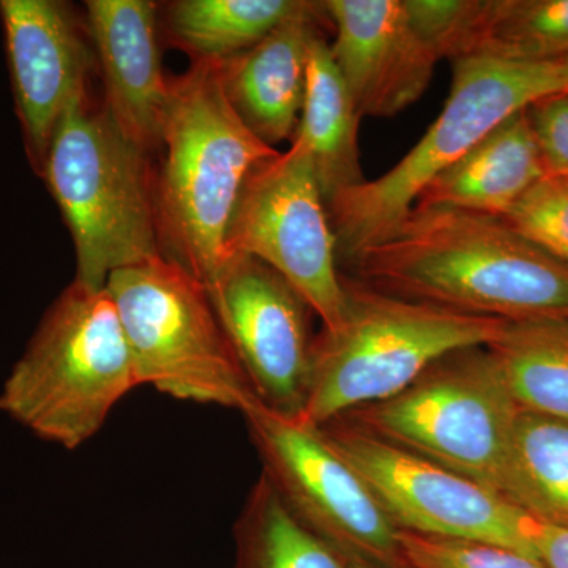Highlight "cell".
<instances>
[{"mask_svg": "<svg viewBox=\"0 0 568 568\" xmlns=\"http://www.w3.org/2000/svg\"><path fill=\"white\" fill-rule=\"evenodd\" d=\"M351 265L407 301L508 323L568 321V265L497 216L414 207Z\"/></svg>", "mask_w": 568, "mask_h": 568, "instance_id": "6da1fadb", "label": "cell"}, {"mask_svg": "<svg viewBox=\"0 0 568 568\" xmlns=\"http://www.w3.org/2000/svg\"><path fill=\"white\" fill-rule=\"evenodd\" d=\"M155 183L160 245L203 286L226 263V234L253 168L278 151L257 140L227 102L220 61H194L171 81Z\"/></svg>", "mask_w": 568, "mask_h": 568, "instance_id": "7a4b0ae2", "label": "cell"}, {"mask_svg": "<svg viewBox=\"0 0 568 568\" xmlns=\"http://www.w3.org/2000/svg\"><path fill=\"white\" fill-rule=\"evenodd\" d=\"M346 306L335 331L313 339L301 420L323 426L402 394L440 358L491 346L508 321L407 301L343 276Z\"/></svg>", "mask_w": 568, "mask_h": 568, "instance_id": "3957f363", "label": "cell"}, {"mask_svg": "<svg viewBox=\"0 0 568 568\" xmlns=\"http://www.w3.org/2000/svg\"><path fill=\"white\" fill-rule=\"evenodd\" d=\"M148 153L89 95L62 115L41 179L73 239L74 283L104 290L112 272L164 257Z\"/></svg>", "mask_w": 568, "mask_h": 568, "instance_id": "277c9868", "label": "cell"}, {"mask_svg": "<svg viewBox=\"0 0 568 568\" xmlns=\"http://www.w3.org/2000/svg\"><path fill=\"white\" fill-rule=\"evenodd\" d=\"M138 386L106 287H69L41 317L0 390V413L40 439L77 450Z\"/></svg>", "mask_w": 568, "mask_h": 568, "instance_id": "5b68a950", "label": "cell"}, {"mask_svg": "<svg viewBox=\"0 0 568 568\" xmlns=\"http://www.w3.org/2000/svg\"><path fill=\"white\" fill-rule=\"evenodd\" d=\"M519 414L521 407L496 355L489 346H476L440 358L402 394L346 416H355V425L366 432L470 478L526 510L517 457Z\"/></svg>", "mask_w": 568, "mask_h": 568, "instance_id": "8992f818", "label": "cell"}, {"mask_svg": "<svg viewBox=\"0 0 568 568\" xmlns=\"http://www.w3.org/2000/svg\"><path fill=\"white\" fill-rule=\"evenodd\" d=\"M559 92H567L560 61H454L446 106L416 148L388 173L346 190L328 205L338 257L353 264L369 246L386 241L433 179L500 122Z\"/></svg>", "mask_w": 568, "mask_h": 568, "instance_id": "52a82bcc", "label": "cell"}, {"mask_svg": "<svg viewBox=\"0 0 568 568\" xmlns=\"http://www.w3.org/2000/svg\"><path fill=\"white\" fill-rule=\"evenodd\" d=\"M106 291L121 320L138 386L182 402L237 409L254 395L203 284L162 257L112 272Z\"/></svg>", "mask_w": 568, "mask_h": 568, "instance_id": "ba28073f", "label": "cell"}, {"mask_svg": "<svg viewBox=\"0 0 568 568\" xmlns=\"http://www.w3.org/2000/svg\"><path fill=\"white\" fill-rule=\"evenodd\" d=\"M264 476L306 528L342 552L381 568H410L399 530L361 474L320 426L254 403L245 410Z\"/></svg>", "mask_w": 568, "mask_h": 568, "instance_id": "9c48e42d", "label": "cell"}, {"mask_svg": "<svg viewBox=\"0 0 568 568\" xmlns=\"http://www.w3.org/2000/svg\"><path fill=\"white\" fill-rule=\"evenodd\" d=\"M320 428L399 530L485 541L538 559L537 518L507 497L342 418Z\"/></svg>", "mask_w": 568, "mask_h": 568, "instance_id": "30bf717a", "label": "cell"}, {"mask_svg": "<svg viewBox=\"0 0 568 568\" xmlns=\"http://www.w3.org/2000/svg\"><path fill=\"white\" fill-rule=\"evenodd\" d=\"M226 254L274 268L335 331L345 315L336 239L312 156L302 142L253 168L226 234Z\"/></svg>", "mask_w": 568, "mask_h": 568, "instance_id": "8fae6325", "label": "cell"}, {"mask_svg": "<svg viewBox=\"0 0 568 568\" xmlns=\"http://www.w3.org/2000/svg\"><path fill=\"white\" fill-rule=\"evenodd\" d=\"M205 291L257 399L276 413L301 416L315 339L304 297L246 254H231Z\"/></svg>", "mask_w": 568, "mask_h": 568, "instance_id": "7c38bea8", "label": "cell"}, {"mask_svg": "<svg viewBox=\"0 0 568 568\" xmlns=\"http://www.w3.org/2000/svg\"><path fill=\"white\" fill-rule=\"evenodd\" d=\"M0 20L26 155L41 178L62 115L89 95L93 48L59 0H0Z\"/></svg>", "mask_w": 568, "mask_h": 568, "instance_id": "4fadbf2b", "label": "cell"}, {"mask_svg": "<svg viewBox=\"0 0 568 568\" xmlns=\"http://www.w3.org/2000/svg\"><path fill=\"white\" fill-rule=\"evenodd\" d=\"M332 55L361 118H394L433 80L436 51L416 31L405 0H325Z\"/></svg>", "mask_w": 568, "mask_h": 568, "instance_id": "5bb4252c", "label": "cell"}, {"mask_svg": "<svg viewBox=\"0 0 568 568\" xmlns=\"http://www.w3.org/2000/svg\"><path fill=\"white\" fill-rule=\"evenodd\" d=\"M88 29L104 81V108L144 151L162 145L171 81L160 55L156 6L149 0H89Z\"/></svg>", "mask_w": 568, "mask_h": 568, "instance_id": "9a60e30c", "label": "cell"}, {"mask_svg": "<svg viewBox=\"0 0 568 568\" xmlns=\"http://www.w3.org/2000/svg\"><path fill=\"white\" fill-rule=\"evenodd\" d=\"M324 21L323 2H310L252 50L220 61L227 102L268 148L294 140L304 110L310 54L313 43L323 37Z\"/></svg>", "mask_w": 568, "mask_h": 568, "instance_id": "2e32d148", "label": "cell"}, {"mask_svg": "<svg viewBox=\"0 0 568 568\" xmlns=\"http://www.w3.org/2000/svg\"><path fill=\"white\" fill-rule=\"evenodd\" d=\"M544 179V160L523 110L433 179L414 207L459 209L504 219Z\"/></svg>", "mask_w": 568, "mask_h": 568, "instance_id": "e0dca14e", "label": "cell"}, {"mask_svg": "<svg viewBox=\"0 0 568 568\" xmlns=\"http://www.w3.org/2000/svg\"><path fill=\"white\" fill-rule=\"evenodd\" d=\"M568 55V0H463L443 59L556 62Z\"/></svg>", "mask_w": 568, "mask_h": 568, "instance_id": "ac0fdd59", "label": "cell"}, {"mask_svg": "<svg viewBox=\"0 0 568 568\" xmlns=\"http://www.w3.org/2000/svg\"><path fill=\"white\" fill-rule=\"evenodd\" d=\"M358 122L345 80L323 37L313 43L301 122L293 141L312 156L325 205L365 182L358 155Z\"/></svg>", "mask_w": 568, "mask_h": 568, "instance_id": "d6986e66", "label": "cell"}, {"mask_svg": "<svg viewBox=\"0 0 568 568\" xmlns=\"http://www.w3.org/2000/svg\"><path fill=\"white\" fill-rule=\"evenodd\" d=\"M308 6L306 0H179L168 7L166 28L194 61H226Z\"/></svg>", "mask_w": 568, "mask_h": 568, "instance_id": "ffe728a7", "label": "cell"}, {"mask_svg": "<svg viewBox=\"0 0 568 568\" xmlns=\"http://www.w3.org/2000/svg\"><path fill=\"white\" fill-rule=\"evenodd\" d=\"M234 544V568H349L342 552L295 517L264 474L242 507Z\"/></svg>", "mask_w": 568, "mask_h": 568, "instance_id": "44dd1931", "label": "cell"}, {"mask_svg": "<svg viewBox=\"0 0 568 568\" xmlns=\"http://www.w3.org/2000/svg\"><path fill=\"white\" fill-rule=\"evenodd\" d=\"M489 349L523 410L568 425V321L510 323Z\"/></svg>", "mask_w": 568, "mask_h": 568, "instance_id": "7402d4cb", "label": "cell"}, {"mask_svg": "<svg viewBox=\"0 0 568 568\" xmlns=\"http://www.w3.org/2000/svg\"><path fill=\"white\" fill-rule=\"evenodd\" d=\"M517 457L526 510L552 525L568 526V425L521 409Z\"/></svg>", "mask_w": 568, "mask_h": 568, "instance_id": "603a6c76", "label": "cell"}, {"mask_svg": "<svg viewBox=\"0 0 568 568\" xmlns=\"http://www.w3.org/2000/svg\"><path fill=\"white\" fill-rule=\"evenodd\" d=\"M410 568H547L532 556L485 541L399 532Z\"/></svg>", "mask_w": 568, "mask_h": 568, "instance_id": "cb8c5ba5", "label": "cell"}, {"mask_svg": "<svg viewBox=\"0 0 568 568\" xmlns=\"http://www.w3.org/2000/svg\"><path fill=\"white\" fill-rule=\"evenodd\" d=\"M504 220L568 265V182L547 178L529 190Z\"/></svg>", "mask_w": 568, "mask_h": 568, "instance_id": "d4e9b609", "label": "cell"}, {"mask_svg": "<svg viewBox=\"0 0 568 568\" xmlns=\"http://www.w3.org/2000/svg\"><path fill=\"white\" fill-rule=\"evenodd\" d=\"M547 178L568 181V92L552 93L526 108Z\"/></svg>", "mask_w": 568, "mask_h": 568, "instance_id": "484cf974", "label": "cell"}, {"mask_svg": "<svg viewBox=\"0 0 568 568\" xmlns=\"http://www.w3.org/2000/svg\"><path fill=\"white\" fill-rule=\"evenodd\" d=\"M538 560L547 568H568V526L538 519L534 530Z\"/></svg>", "mask_w": 568, "mask_h": 568, "instance_id": "4316f807", "label": "cell"}, {"mask_svg": "<svg viewBox=\"0 0 568 568\" xmlns=\"http://www.w3.org/2000/svg\"><path fill=\"white\" fill-rule=\"evenodd\" d=\"M347 566H349V568H381L358 559H347Z\"/></svg>", "mask_w": 568, "mask_h": 568, "instance_id": "83f0119b", "label": "cell"}, {"mask_svg": "<svg viewBox=\"0 0 568 568\" xmlns=\"http://www.w3.org/2000/svg\"><path fill=\"white\" fill-rule=\"evenodd\" d=\"M560 67H562L564 80H566L567 92H568V55L560 59Z\"/></svg>", "mask_w": 568, "mask_h": 568, "instance_id": "f1b7e54d", "label": "cell"}, {"mask_svg": "<svg viewBox=\"0 0 568 568\" xmlns=\"http://www.w3.org/2000/svg\"><path fill=\"white\" fill-rule=\"evenodd\" d=\"M568 182V181H567Z\"/></svg>", "mask_w": 568, "mask_h": 568, "instance_id": "f546056e", "label": "cell"}]
</instances>
